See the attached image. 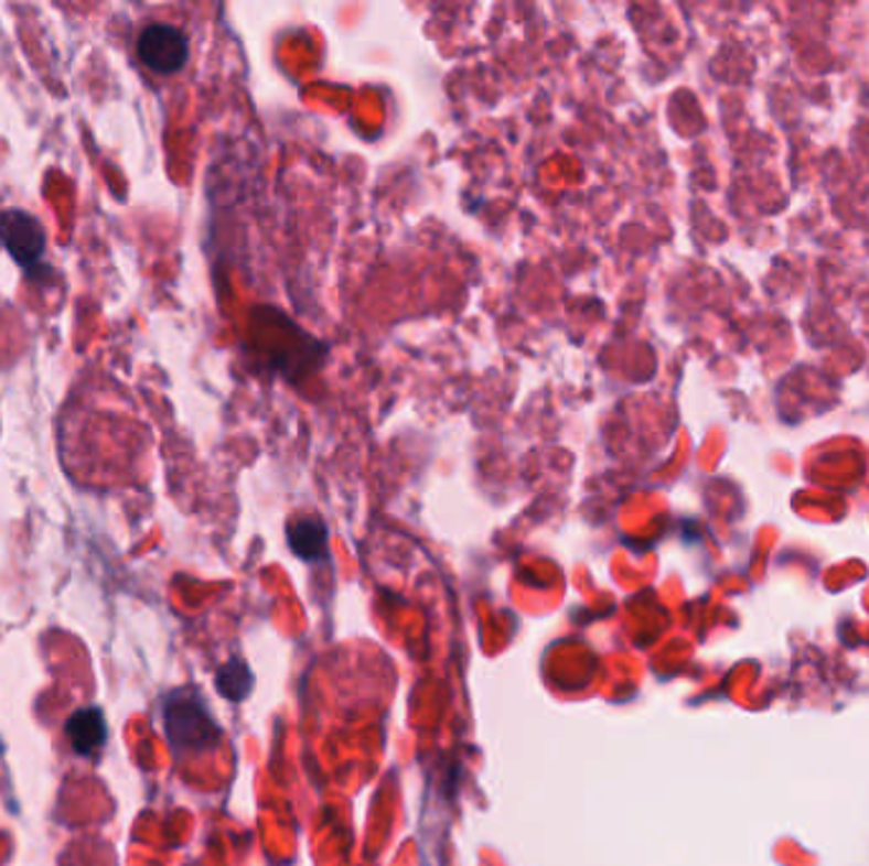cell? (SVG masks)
<instances>
[{
  "instance_id": "obj_1",
  "label": "cell",
  "mask_w": 869,
  "mask_h": 866,
  "mask_svg": "<svg viewBox=\"0 0 869 866\" xmlns=\"http://www.w3.org/2000/svg\"><path fill=\"white\" fill-rule=\"evenodd\" d=\"M165 735L175 749L202 753L219 739V727L208 714L204 699L191 689H179L163 702Z\"/></svg>"
},
{
  "instance_id": "obj_2",
  "label": "cell",
  "mask_w": 869,
  "mask_h": 866,
  "mask_svg": "<svg viewBox=\"0 0 869 866\" xmlns=\"http://www.w3.org/2000/svg\"><path fill=\"white\" fill-rule=\"evenodd\" d=\"M138 56L155 74H175L189 62V39L171 23H153L138 39Z\"/></svg>"
},
{
  "instance_id": "obj_3",
  "label": "cell",
  "mask_w": 869,
  "mask_h": 866,
  "mask_svg": "<svg viewBox=\"0 0 869 866\" xmlns=\"http://www.w3.org/2000/svg\"><path fill=\"white\" fill-rule=\"evenodd\" d=\"M0 241L21 268H31L46 249V231L36 216L23 209H6L0 214Z\"/></svg>"
},
{
  "instance_id": "obj_4",
  "label": "cell",
  "mask_w": 869,
  "mask_h": 866,
  "mask_svg": "<svg viewBox=\"0 0 869 866\" xmlns=\"http://www.w3.org/2000/svg\"><path fill=\"white\" fill-rule=\"evenodd\" d=\"M66 737H69L74 753L85 757L97 755L107 743V722L103 710L87 706V710L74 712L66 722Z\"/></svg>"
},
{
  "instance_id": "obj_5",
  "label": "cell",
  "mask_w": 869,
  "mask_h": 866,
  "mask_svg": "<svg viewBox=\"0 0 869 866\" xmlns=\"http://www.w3.org/2000/svg\"><path fill=\"white\" fill-rule=\"evenodd\" d=\"M288 544L303 562H319L329 554V529L319 516H300L288 527Z\"/></svg>"
},
{
  "instance_id": "obj_6",
  "label": "cell",
  "mask_w": 869,
  "mask_h": 866,
  "mask_svg": "<svg viewBox=\"0 0 869 866\" xmlns=\"http://www.w3.org/2000/svg\"><path fill=\"white\" fill-rule=\"evenodd\" d=\"M216 689L229 702H242L253 691V671L247 669L245 661L234 658L216 671Z\"/></svg>"
}]
</instances>
